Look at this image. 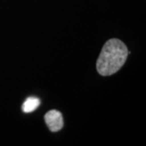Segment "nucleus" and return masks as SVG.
Returning <instances> with one entry per match:
<instances>
[{"label":"nucleus","mask_w":146,"mask_h":146,"mask_svg":"<svg viewBox=\"0 0 146 146\" xmlns=\"http://www.w3.org/2000/svg\"><path fill=\"white\" fill-rule=\"evenodd\" d=\"M129 51L126 45L117 38H111L104 44L97 61V71L101 76H108L119 71L125 63Z\"/></svg>","instance_id":"1"},{"label":"nucleus","mask_w":146,"mask_h":146,"mask_svg":"<svg viewBox=\"0 0 146 146\" xmlns=\"http://www.w3.org/2000/svg\"><path fill=\"white\" fill-rule=\"evenodd\" d=\"M40 106V100L37 98L30 97L24 102L22 106V110L25 113H30L34 111Z\"/></svg>","instance_id":"3"},{"label":"nucleus","mask_w":146,"mask_h":146,"mask_svg":"<svg viewBox=\"0 0 146 146\" xmlns=\"http://www.w3.org/2000/svg\"><path fill=\"white\" fill-rule=\"evenodd\" d=\"M47 127L52 132H56L63 127V118L62 114L56 110H49L44 116Z\"/></svg>","instance_id":"2"}]
</instances>
